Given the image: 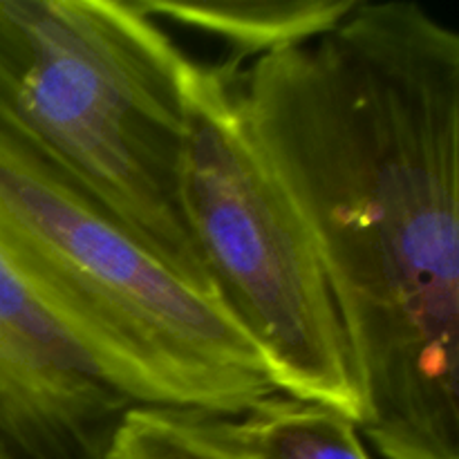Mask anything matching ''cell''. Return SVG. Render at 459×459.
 Segmentation results:
<instances>
[{
	"instance_id": "obj_1",
	"label": "cell",
	"mask_w": 459,
	"mask_h": 459,
	"mask_svg": "<svg viewBox=\"0 0 459 459\" xmlns=\"http://www.w3.org/2000/svg\"><path fill=\"white\" fill-rule=\"evenodd\" d=\"M249 128L316 245L384 459H459V34L359 0L242 72Z\"/></svg>"
},
{
	"instance_id": "obj_7",
	"label": "cell",
	"mask_w": 459,
	"mask_h": 459,
	"mask_svg": "<svg viewBox=\"0 0 459 459\" xmlns=\"http://www.w3.org/2000/svg\"><path fill=\"white\" fill-rule=\"evenodd\" d=\"M146 16L166 18L227 40L233 56L260 58L334 30L359 0H134Z\"/></svg>"
},
{
	"instance_id": "obj_5",
	"label": "cell",
	"mask_w": 459,
	"mask_h": 459,
	"mask_svg": "<svg viewBox=\"0 0 459 459\" xmlns=\"http://www.w3.org/2000/svg\"><path fill=\"white\" fill-rule=\"evenodd\" d=\"M134 408L0 260V444L12 459H108Z\"/></svg>"
},
{
	"instance_id": "obj_2",
	"label": "cell",
	"mask_w": 459,
	"mask_h": 459,
	"mask_svg": "<svg viewBox=\"0 0 459 459\" xmlns=\"http://www.w3.org/2000/svg\"><path fill=\"white\" fill-rule=\"evenodd\" d=\"M186 61L134 0H0V139L215 299L182 206Z\"/></svg>"
},
{
	"instance_id": "obj_3",
	"label": "cell",
	"mask_w": 459,
	"mask_h": 459,
	"mask_svg": "<svg viewBox=\"0 0 459 459\" xmlns=\"http://www.w3.org/2000/svg\"><path fill=\"white\" fill-rule=\"evenodd\" d=\"M0 260L133 406L233 417L278 393L218 300L184 285L101 206L3 139Z\"/></svg>"
},
{
	"instance_id": "obj_9",
	"label": "cell",
	"mask_w": 459,
	"mask_h": 459,
	"mask_svg": "<svg viewBox=\"0 0 459 459\" xmlns=\"http://www.w3.org/2000/svg\"><path fill=\"white\" fill-rule=\"evenodd\" d=\"M0 459H12V457L7 455V451H4V448H3V444H0Z\"/></svg>"
},
{
	"instance_id": "obj_4",
	"label": "cell",
	"mask_w": 459,
	"mask_h": 459,
	"mask_svg": "<svg viewBox=\"0 0 459 459\" xmlns=\"http://www.w3.org/2000/svg\"><path fill=\"white\" fill-rule=\"evenodd\" d=\"M240 58L182 74V206L215 299L267 363L278 393L361 417L343 327L316 245L255 143Z\"/></svg>"
},
{
	"instance_id": "obj_6",
	"label": "cell",
	"mask_w": 459,
	"mask_h": 459,
	"mask_svg": "<svg viewBox=\"0 0 459 459\" xmlns=\"http://www.w3.org/2000/svg\"><path fill=\"white\" fill-rule=\"evenodd\" d=\"M173 412L188 435L227 459H372L348 415L281 393L233 417Z\"/></svg>"
},
{
	"instance_id": "obj_8",
	"label": "cell",
	"mask_w": 459,
	"mask_h": 459,
	"mask_svg": "<svg viewBox=\"0 0 459 459\" xmlns=\"http://www.w3.org/2000/svg\"><path fill=\"white\" fill-rule=\"evenodd\" d=\"M108 459H227L179 426L173 408L134 406L121 417Z\"/></svg>"
}]
</instances>
